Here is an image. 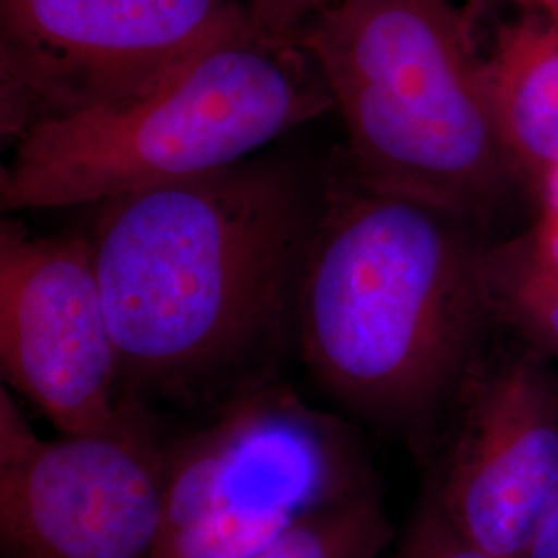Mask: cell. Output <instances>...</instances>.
<instances>
[{
  "mask_svg": "<svg viewBox=\"0 0 558 558\" xmlns=\"http://www.w3.org/2000/svg\"><path fill=\"white\" fill-rule=\"evenodd\" d=\"M96 207L87 239L126 396L191 403L259 385L317 218L299 172L248 158Z\"/></svg>",
  "mask_w": 558,
  "mask_h": 558,
  "instance_id": "cell-1",
  "label": "cell"
},
{
  "mask_svg": "<svg viewBox=\"0 0 558 558\" xmlns=\"http://www.w3.org/2000/svg\"><path fill=\"white\" fill-rule=\"evenodd\" d=\"M323 203L294 302L302 359L352 414L418 428L470 383L493 319L478 221L352 174Z\"/></svg>",
  "mask_w": 558,
  "mask_h": 558,
  "instance_id": "cell-2",
  "label": "cell"
},
{
  "mask_svg": "<svg viewBox=\"0 0 558 558\" xmlns=\"http://www.w3.org/2000/svg\"><path fill=\"white\" fill-rule=\"evenodd\" d=\"M296 46L343 120L354 179L478 223L523 182L456 0H343Z\"/></svg>",
  "mask_w": 558,
  "mask_h": 558,
  "instance_id": "cell-3",
  "label": "cell"
},
{
  "mask_svg": "<svg viewBox=\"0 0 558 558\" xmlns=\"http://www.w3.org/2000/svg\"><path fill=\"white\" fill-rule=\"evenodd\" d=\"M333 108L299 46L255 25L184 60L133 100L46 122L13 145L0 174L7 211L96 207L253 158Z\"/></svg>",
  "mask_w": 558,
  "mask_h": 558,
  "instance_id": "cell-4",
  "label": "cell"
},
{
  "mask_svg": "<svg viewBox=\"0 0 558 558\" xmlns=\"http://www.w3.org/2000/svg\"><path fill=\"white\" fill-rule=\"evenodd\" d=\"M375 488L352 428L283 385L259 383L166 449L151 558H244Z\"/></svg>",
  "mask_w": 558,
  "mask_h": 558,
  "instance_id": "cell-5",
  "label": "cell"
},
{
  "mask_svg": "<svg viewBox=\"0 0 558 558\" xmlns=\"http://www.w3.org/2000/svg\"><path fill=\"white\" fill-rule=\"evenodd\" d=\"M251 25L236 0H0L2 140L133 100Z\"/></svg>",
  "mask_w": 558,
  "mask_h": 558,
  "instance_id": "cell-6",
  "label": "cell"
},
{
  "mask_svg": "<svg viewBox=\"0 0 558 558\" xmlns=\"http://www.w3.org/2000/svg\"><path fill=\"white\" fill-rule=\"evenodd\" d=\"M166 449L145 408L117 426L41 440L0 391V539L7 558H151Z\"/></svg>",
  "mask_w": 558,
  "mask_h": 558,
  "instance_id": "cell-7",
  "label": "cell"
},
{
  "mask_svg": "<svg viewBox=\"0 0 558 558\" xmlns=\"http://www.w3.org/2000/svg\"><path fill=\"white\" fill-rule=\"evenodd\" d=\"M0 364L60 435L110 430L140 403L124 391L87 234L32 236L2 223Z\"/></svg>",
  "mask_w": 558,
  "mask_h": 558,
  "instance_id": "cell-8",
  "label": "cell"
},
{
  "mask_svg": "<svg viewBox=\"0 0 558 558\" xmlns=\"http://www.w3.org/2000/svg\"><path fill=\"white\" fill-rule=\"evenodd\" d=\"M437 499L472 544L525 558L558 507V379L530 348L470 380Z\"/></svg>",
  "mask_w": 558,
  "mask_h": 558,
  "instance_id": "cell-9",
  "label": "cell"
},
{
  "mask_svg": "<svg viewBox=\"0 0 558 558\" xmlns=\"http://www.w3.org/2000/svg\"><path fill=\"white\" fill-rule=\"evenodd\" d=\"M493 114L521 179L558 170V0H525L482 59Z\"/></svg>",
  "mask_w": 558,
  "mask_h": 558,
  "instance_id": "cell-10",
  "label": "cell"
},
{
  "mask_svg": "<svg viewBox=\"0 0 558 558\" xmlns=\"http://www.w3.org/2000/svg\"><path fill=\"white\" fill-rule=\"evenodd\" d=\"M484 276L493 319L542 359L558 360V221L544 216L515 239L488 246Z\"/></svg>",
  "mask_w": 558,
  "mask_h": 558,
  "instance_id": "cell-11",
  "label": "cell"
},
{
  "mask_svg": "<svg viewBox=\"0 0 558 558\" xmlns=\"http://www.w3.org/2000/svg\"><path fill=\"white\" fill-rule=\"evenodd\" d=\"M391 525L375 488L302 521L244 558H379Z\"/></svg>",
  "mask_w": 558,
  "mask_h": 558,
  "instance_id": "cell-12",
  "label": "cell"
},
{
  "mask_svg": "<svg viewBox=\"0 0 558 558\" xmlns=\"http://www.w3.org/2000/svg\"><path fill=\"white\" fill-rule=\"evenodd\" d=\"M396 558H497L472 544L445 515L435 488L426 495Z\"/></svg>",
  "mask_w": 558,
  "mask_h": 558,
  "instance_id": "cell-13",
  "label": "cell"
},
{
  "mask_svg": "<svg viewBox=\"0 0 558 558\" xmlns=\"http://www.w3.org/2000/svg\"><path fill=\"white\" fill-rule=\"evenodd\" d=\"M248 13L260 36L267 40L296 46L300 32L343 0H248Z\"/></svg>",
  "mask_w": 558,
  "mask_h": 558,
  "instance_id": "cell-14",
  "label": "cell"
},
{
  "mask_svg": "<svg viewBox=\"0 0 558 558\" xmlns=\"http://www.w3.org/2000/svg\"><path fill=\"white\" fill-rule=\"evenodd\" d=\"M525 558H558V507L542 527Z\"/></svg>",
  "mask_w": 558,
  "mask_h": 558,
  "instance_id": "cell-15",
  "label": "cell"
},
{
  "mask_svg": "<svg viewBox=\"0 0 558 558\" xmlns=\"http://www.w3.org/2000/svg\"><path fill=\"white\" fill-rule=\"evenodd\" d=\"M544 193V201H546V214L548 218L558 221V170H555L546 182L539 189Z\"/></svg>",
  "mask_w": 558,
  "mask_h": 558,
  "instance_id": "cell-16",
  "label": "cell"
}]
</instances>
